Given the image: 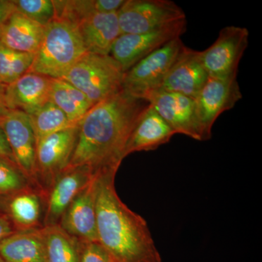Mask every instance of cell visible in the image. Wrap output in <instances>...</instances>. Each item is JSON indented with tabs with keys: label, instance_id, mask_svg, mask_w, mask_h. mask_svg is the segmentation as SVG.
Masks as SVG:
<instances>
[{
	"label": "cell",
	"instance_id": "cell-13",
	"mask_svg": "<svg viewBox=\"0 0 262 262\" xmlns=\"http://www.w3.org/2000/svg\"><path fill=\"white\" fill-rule=\"evenodd\" d=\"M97 175L82 189L62 215L58 225L78 242H98L96 229Z\"/></svg>",
	"mask_w": 262,
	"mask_h": 262
},
{
	"label": "cell",
	"instance_id": "cell-3",
	"mask_svg": "<svg viewBox=\"0 0 262 262\" xmlns=\"http://www.w3.org/2000/svg\"><path fill=\"white\" fill-rule=\"evenodd\" d=\"M86 53L76 25L65 19L55 18L45 27L29 72L53 79L63 78Z\"/></svg>",
	"mask_w": 262,
	"mask_h": 262
},
{
	"label": "cell",
	"instance_id": "cell-26",
	"mask_svg": "<svg viewBox=\"0 0 262 262\" xmlns=\"http://www.w3.org/2000/svg\"><path fill=\"white\" fill-rule=\"evenodd\" d=\"M34 53L13 51L0 44V83L8 85L29 72Z\"/></svg>",
	"mask_w": 262,
	"mask_h": 262
},
{
	"label": "cell",
	"instance_id": "cell-22",
	"mask_svg": "<svg viewBox=\"0 0 262 262\" xmlns=\"http://www.w3.org/2000/svg\"><path fill=\"white\" fill-rule=\"evenodd\" d=\"M50 101L56 104L75 125H78L94 106L83 93L62 78H53Z\"/></svg>",
	"mask_w": 262,
	"mask_h": 262
},
{
	"label": "cell",
	"instance_id": "cell-33",
	"mask_svg": "<svg viewBox=\"0 0 262 262\" xmlns=\"http://www.w3.org/2000/svg\"><path fill=\"white\" fill-rule=\"evenodd\" d=\"M5 89H6V85L0 83V116L8 110L6 99H5Z\"/></svg>",
	"mask_w": 262,
	"mask_h": 262
},
{
	"label": "cell",
	"instance_id": "cell-30",
	"mask_svg": "<svg viewBox=\"0 0 262 262\" xmlns=\"http://www.w3.org/2000/svg\"><path fill=\"white\" fill-rule=\"evenodd\" d=\"M15 10L13 1L0 0V31Z\"/></svg>",
	"mask_w": 262,
	"mask_h": 262
},
{
	"label": "cell",
	"instance_id": "cell-18",
	"mask_svg": "<svg viewBox=\"0 0 262 262\" xmlns=\"http://www.w3.org/2000/svg\"><path fill=\"white\" fill-rule=\"evenodd\" d=\"M175 131L149 103L136 122L125 149V157L137 151H148L167 144Z\"/></svg>",
	"mask_w": 262,
	"mask_h": 262
},
{
	"label": "cell",
	"instance_id": "cell-28",
	"mask_svg": "<svg viewBox=\"0 0 262 262\" xmlns=\"http://www.w3.org/2000/svg\"><path fill=\"white\" fill-rule=\"evenodd\" d=\"M13 3L16 11L44 27L56 18L53 0H13Z\"/></svg>",
	"mask_w": 262,
	"mask_h": 262
},
{
	"label": "cell",
	"instance_id": "cell-32",
	"mask_svg": "<svg viewBox=\"0 0 262 262\" xmlns=\"http://www.w3.org/2000/svg\"><path fill=\"white\" fill-rule=\"evenodd\" d=\"M0 157L9 158V159L13 160L9 144H8L4 132L2 130L1 127H0Z\"/></svg>",
	"mask_w": 262,
	"mask_h": 262
},
{
	"label": "cell",
	"instance_id": "cell-19",
	"mask_svg": "<svg viewBox=\"0 0 262 262\" xmlns=\"http://www.w3.org/2000/svg\"><path fill=\"white\" fill-rule=\"evenodd\" d=\"M5 262H47L42 227L17 231L0 242Z\"/></svg>",
	"mask_w": 262,
	"mask_h": 262
},
{
	"label": "cell",
	"instance_id": "cell-8",
	"mask_svg": "<svg viewBox=\"0 0 262 262\" xmlns=\"http://www.w3.org/2000/svg\"><path fill=\"white\" fill-rule=\"evenodd\" d=\"M0 127L4 132L15 163L32 185L43 192L37 180V139L29 115L19 110H8L0 116Z\"/></svg>",
	"mask_w": 262,
	"mask_h": 262
},
{
	"label": "cell",
	"instance_id": "cell-7",
	"mask_svg": "<svg viewBox=\"0 0 262 262\" xmlns=\"http://www.w3.org/2000/svg\"><path fill=\"white\" fill-rule=\"evenodd\" d=\"M249 32L245 27L229 26L220 31L216 40L205 51L201 59L209 77L237 78L239 61L248 46Z\"/></svg>",
	"mask_w": 262,
	"mask_h": 262
},
{
	"label": "cell",
	"instance_id": "cell-17",
	"mask_svg": "<svg viewBox=\"0 0 262 262\" xmlns=\"http://www.w3.org/2000/svg\"><path fill=\"white\" fill-rule=\"evenodd\" d=\"M86 51L108 56L121 34L117 13H96L76 24Z\"/></svg>",
	"mask_w": 262,
	"mask_h": 262
},
{
	"label": "cell",
	"instance_id": "cell-27",
	"mask_svg": "<svg viewBox=\"0 0 262 262\" xmlns=\"http://www.w3.org/2000/svg\"><path fill=\"white\" fill-rule=\"evenodd\" d=\"M31 188L35 187L16 163L9 158L0 157V196H10Z\"/></svg>",
	"mask_w": 262,
	"mask_h": 262
},
{
	"label": "cell",
	"instance_id": "cell-4",
	"mask_svg": "<svg viewBox=\"0 0 262 262\" xmlns=\"http://www.w3.org/2000/svg\"><path fill=\"white\" fill-rule=\"evenodd\" d=\"M125 74L111 55L87 52L62 79L80 90L95 105L123 90Z\"/></svg>",
	"mask_w": 262,
	"mask_h": 262
},
{
	"label": "cell",
	"instance_id": "cell-12",
	"mask_svg": "<svg viewBox=\"0 0 262 262\" xmlns=\"http://www.w3.org/2000/svg\"><path fill=\"white\" fill-rule=\"evenodd\" d=\"M144 100L155 108L176 134L202 141L194 98L164 91H155Z\"/></svg>",
	"mask_w": 262,
	"mask_h": 262
},
{
	"label": "cell",
	"instance_id": "cell-2",
	"mask_svg": "<svg viewBox=\"0 0 262 262\" xmlns=\"http://www.w3.org/2000/svg\"><path fill=\"white\" fill-rule=\"evenodd\" d=\"M117 172L98 174L96 184L98 241L117 262H162L147 223L119 198Z\"/></svg>",
	"mask_w": 262,
	"mask_h": 262
},
{
	"label": "cell",
	"instance_id": "cell-34",
	"mask_svg": "<svg viewBox=\"0 0 262 262\" xmlns=\"http://www.w3.org/2000/svg\"><path fill=\"white\" fill-rule=\"evenodd\" d=\"M3 213H5V212L3 211V208H1V206H0V215L3 214Z\"/></svg>",
	"mask_w": 262,
	"mask_h": 262
},
{
	"label": "cell",
	"instance_id": "cell-6",
	"mask_svg": "<svg viewBox=\"0 0 262 262\" xmlns=\"http://www.w3.org/2000/svg\"><path fill=\"white\" fill-rule=\"evenodd\" d=\"M117 14L121 34L149 32L187 20L184 10L170 0H125Z\"/></svg>",
	"mask_w": 262,
	"mask_h": 262
},
{
	"label": "cell",
	"instance_id": "cell-20",
	"mask_svg": "<svg viewBox=\"0 0 262 262\" xmlns=\"http://www.w3.org/2000/svg\"><path fill=\"white\" fill-rule=\"evenodd\" d=\"M44 31V26L15 10L0 31V44L13 51L35 54Z\"/></svg>",
	"mask_w": 262,
	"mask_h": 262
},
{
	"label": "cell",
	"instance_id": "cell-15",
	"mask_svg": "<svg viewBox=\"0 0 262 262\" xmlns=\"http://www.w3.org/2000/svg\"><path fill=\"white\" fill-rule=\"evenodd\" d=\"M208 77L202 63L201 51L186 47L158 91L177 93L194 99Z\"/></svg>",
	"mask_w": 262,
	"mask_h": 262
},
{
	"label": "cell",
	"instance_id": "cell-29",
	"mask_svg": "<svg viewBox=\"0 0 262 262\" xmlns=\"http://www.w3.org/2000/svg\"><path fill=\"white\" fill-rule=\"evenodd\" d=\"M80 262H117L98 242H79Z\"/></svg>",
	"mask_w": 262,
	"mask_h": 262
},
{
	"label": "cell",
	"instance_id": "cell-16",
	"mask_svg": "<svg viewBox=\"0 0 262 262\" xmlns=\"http://www.w3.org/2000/svg\"><path fill=\"white\" fill-rule=\"evenodd\" d=\"M53 78L28 72L6 85L5 99L8 110H19L29 115L50 101Z\"/></svg>",
	"mask_w": 262,
	"mask_h": 262
},
{
	"label": "cell",
	"instance_id": "cell-14",
	"mask_svg": "<svg viewBox=\"0 0 262 262\" xmlns=\"http://www.w3.org/2000/svg\"><path fill=\"white\" fill-rule=\"evenodd\" d=\"M84 168H66L48 189L43 227L58 225L71 203L95 177Z\"/></svg>",
	"mask_w": 262,
	"mask_h": 262
},
{
	"label": "cell",
	"instance_id": "cell-1",
	"mask_svg": "<svg viewBox=\"0 0 262 262\" xmlns=\"http://www.w3.org/2000/svg\"><path fill=\"white\" fill-rule=\"evenodd\" d=\"M148 106L145 100L125 90L95 104L79 124L75 150L66 168H84L94 175L117 172L131 133Z\"/></svg>",
	"mask_w": 262,
	"mask_h": 262
},
{
	"label": "cell",
	"instance_id": "cell-9",
	"mask_svg": "<svg viewBox=\"0 0 262 262\" xmlns=\"http://www.w3.org/2000/svg\"><path fill=\"white\" fill-rule=\"evenodd\" d=\"M242 98L237 78L208 77L194 98L202 141L211 139L212 128L217 118L222 113L233 108Z\"/></svg>",
	"mask_w": 262,
	"mask_h": 262
},
{
	"label": "cell",
	"instance_id": "cell-11",
	"mask_svg": "<svg viewBox=\"0 0 262 262\" xmlns=\"http://www.w3.org/2000/svg\"><path fill=\"white\" fill-rule=\"evenodd\" d=\"M186 30L187 20H184L149 32L120 34L114 43L110 55L126 72L150 53L180 38Z\"/></svg>",
	"mask_w": 262,
	"mask_h": 262
},
{
	"label": "cell",
	"instance_id": "cell-23",
	"mask_svg": "<svg viewBox=\"0 0 262 262\" xmlns=\"http://www.w3.org/2000/svg\"><path fill=\"white\" fill-rule=\"evenodd\" d=\"M125 0H70L53 3L56 18L65 19L77 24L80 20L96 13H117Z\"/></svg>",
	"mask_w": 262,
	"mask_h": 262
},
{
	"label": "cell",
	"instance_id": "cell-35",
	"mask_svg": "<svg viewBox=\"0 0 262 262\" xmlns=\"http://www.w3.org/2000/svg\"><path fill=\"white\" fill-rule=\"evenodd\" d=\"M0 262H5L4 260H3V258H1V256H0Z\"/></svg>",
	"mask_w": 262,
	"mask_h": 262
},
{
	"label": "cell",
	"instance_id": "cell-21",
	"mask_svg": "<svg viewBox=\"0 0 262 262\" xmlns=\"http://www.w3.org/2000/svg\"><path fill=\"white\" fill-rule=\"evenodd\" d=\"M46 196L35 188L26 189L7 196L5 213L16 231L40 228L42 201Z\"/></svg>",
	"mask_w": 262,
	"mask_h": 262
},
{
	"label": "cell",
	"instance_id": "cell-24",
	"mask_svg": "<svg viewBox=\"0 0 262 262\" xmlns=\"http://www.w3.org/2000/svg\"><path fill=\"white\" fill-rule=\"evenodd\" d=\"M47 262H80V244L58 225L42 227Z\"/></svg>",
	"mask_w": 262,
	"mask_h": 262
},
{
	"label": "cell",
	"instance_id": "cell-10",
	"mask_svg": "<svg viewBox=\"0 0 262 262\" xmlns=\"http://www.w3.org/2000/svg\"><path fill=\"white\" fill-rule=\"evenodd\" d=\"M78 132L77 125L51 134L37 143V180L46 195L56 177L68 166Z\"/></svg>",
	"mask_w": 262,
	"mask_h": 262
},
{
	"label": "cell",
	"instance_id": "cell-5",
	"mask_svg": "<svg viewBox=\"0 0 262 262\" xmlns=\"http://www.w3.org/2000/svg\"><path fill=\"white\" fill-rule=\"evenodd\" d=\"M185 48L182 39L177 38L150 53L125 72L123 90L142 99L150 93L158 91Z\"/></svg>",
	"mask_w": 262,
	"mask_h": 262
},
{
	"label": "cell",
	"instance_id": "cell-31",
	"mask_svg": "<svg viewBox=\"0 0 262 262\" xmlns=\"http://www.w3.org/2000/svg\"><path fill=\"white\" fill-rule=\"evenodd\" d=\"M15 232L16 229L8 215L5 213L0 215V242Z\"/></svg>",
	"mask_w": 262,
	"mask_h": 262
},
{
	"label": "cell",
	"instance_id": "cell-25",
	"mask_svg": "<svg viewBox=\"0 0 262 262\" xmlns=\"http://www.w3.org/2000/svg\"><path fill=\"white\" fill-rule=\"evenodd\" d=\"M29 116L37 143L54 133L77 126L73 125L67 115L51 101Z\"/></svg>",
	"mask_w": 262,
	"mask_h": 262
}]
</instances>
